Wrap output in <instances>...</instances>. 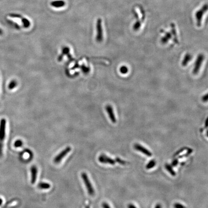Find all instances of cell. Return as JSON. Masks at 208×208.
I'll use <instances>...</instances> for the list:
<instances>
[{"instance_id": "30bf717a", "label": "cell", "mask_w": 208, "mask_h": 208, "mask_svg": "<svg viewBox=\"0 0 208 208\" xmlns=\"http://www.w3.org/2000/svg\"><path fill=\"white\" fill-rule=\"evenodd\" d=\"M31 183L34 184L37 177L38 169L35 165H32L31 168Z\"/></svg>"}, {"instance_id": "5b68a950", "label": "cell", "mask_w": 208, "mask_h": 208, "mask_svg": "<svg viewBox=\"0 0 208 208\" xmlns=\"http://www.w3.org/2000/svg\"><path fill=\"white\" fill-rule=\"evenodd\" d=\"M71 148L70 146H68L66 148L63 149L61 152H60L58 155H56L54 159V162L55 164H59L60 162H61V161L63 160V158L65 157L67 155V154L70 152L71 151Z\"/></svg>"}, {"instance_id": "2e32d148", "label": "cell", "mask_w": 208, "mask_h": 208, "mask_svg": "<svg viewBox=\"0 0 208 208\" xmlns=\"http://www.w3.org/2000/svg\"><path fill=\"white\" fill-rule=\"evenodd\" d=\"M21 22L22 23L23 27L24 28H28L31 26V22L29 21V20L28 18H25V17H22Z\"/></svg>"}, {"instance_id": "7c38bea8", "label": "cell", "mask_w": 208, "mask_h": 208, "mask_svg": "<svg viewBox=\"0 0 208 208\" xmlns=\"http://www.w3.org/2000/svg\"><path fill=\"white\" fill-rule=\"evenodd\" d=\"M193 56L190 53H187L186 55H184V58L182 62V65L183 66H186L190 62L192 59Z\"/></svg>"}, {"instance_id": "52a82bcc", "label": "cell", "mask_w": 208, "mask_h": 208, "mask_svg": "<svg viewBox=\"0 0 208 208\" xmlns=\"http://www.w3.org/2000/svg\"><path fill=\"white\" fill-rule=\"evenodd\" d=\"M98 161L100 163L109 164L110 165H114L116 163L114 160L104 154L99 156L98 157Z\"/></svg>"}, {"instance_id": "1f68e13d", "label": "cell", "mask_w": 208, "mask_h": 208, "mask_svg": "<svg viewBox=\"0 0 208 208\" xmlns=\"http://www.w3.org/2000/svg\"><path fill=\"white\" fill-rule=\"evenodd\" d=\"M128 208H137L135 207L134 205L133 204H129L128 205Z\"/></svg>"}, {"instance_id": "4316f807", "label": "cell", "mask_w": 208, "mask_h": 208, "mask_svg": "<svg viewBox=\"0 0 208 208\" xmlns=\"http://www.w3.org/2000/svg\"><path fill=\"white\" fill-rule=\"evenodd\" d=\"M116 162H118L119 164H122V165H125L126 164V162L125 161H123V160H121V159H119V157H116Z\"/></svg>"}, {"instance_id": "3957f363", "label": "cell", "mask_w": 208, "mask_h": 208, "mask_svg": "<svg viewBox=\"0 0 208 208\" xmlns=\"http://www.w3.org/2000/svg\"><path fill=\"white\" fill-rule=\"evenodd\" d=\"M97 34L96 36V41L97 43H100L103 40V33L102 21L101 18H98L97 20L96 24Z\"/></svg>"}, {"instance_id": "ba28073f", "label": "cell", "mask_w": 208, "mask_h": 208, "mask_svg": "<svg viewBox=\"0 0 208 208\" xmlns=\"http://www.w3.org/2000/svg\"><path fill=\"white\" fill-rule=\"evenodd\" d=\"M106 110L108 114V116L112 123H115L117 122V119L114 112L113 108L111 105H108L106 106Z\"/></svg>"}, {"instance_id": "cb8c5ba5", "label": "cell", "mask_w": 208, "mask_h": 208, "mask_svg": "<svg viewBox=\"0 0 208 208\" xmlns=\"http://www.w3.org/2000/svg\"><path fill=\"white\" fill-rule=\"evenodd\" d=\"M22 145L23 142L21 140H17L14 143V146L16 147H20Z\"/></svg>"}, {"instance_id": "e575fe53", "label": "cell", "mask_w": 208, "mask_h": 208, "mask_svg": "<svg viewBox=\"0 0 208 208\" xmlns=\"http://www.w3.org/2000/svg\"><path fill=\"white\" fill-rule=\"evenodd\" d=\"M2 202H3V201H2V199L1 198H0V206L2 204Z\"/></svg>"}, {"instance_id": "277c9868", "label": "cell", "mask_w": 208, "mask_h": 208, "mask_svg": "<svg viewBox=\"0 0 208 208\" xmlns=\"http://www.w3.org/2000/svg\"><path fill=\"white\" fill-rule=\"evenodd\" d=\"M204 59L205 56L203 54H199L198 55L195 63L194 67L192 73L194 75L198 74V73L199 72Z\"/></svg>"}, {"instance_id": "7402d4cb", "label": "cell", "mask_w": 208, "mask_h": 208, "mask_svg": "<svg viewBox=\"0 0 208 208\" xmlns=\"http://www.w3.org/2000/svg\"><path fill=\"white\" fill-rule=\"evenodd\" d=\"M141 26V23L140 21H137L135 22V24H134L133 26V29L134 31H137L140 28Z\"/></svg>"}, {"instance_id": "ffe728a7", "label": "cell", "mask_w": 208, "mask_h": 208, "mask_svg": "<svg viewBox=\"0 0 208 208\" xmlns=\"http://www.w3.org/2000/svg\"><path fill=\"white\" fill-rule=\"evenodd\" d=\"M156 162L155 160H151L146 165V169L147 170L152 169V168L154 167L156 165Z\"/></svg>"}, {"instance_id": "d6986e66", "label": "cell", "mask_w": 208, "mask_h": 208, "mask_svg": "<svg viewBox=\"0 0 208 208\" xmlns=\"http://www.w3.org/2000/svg\"><path fill=\"white\" fill-rule=\"evenodd\" d=\"M17 82L16 81V80H12L10 82H9V85H8V88L9 90H13L14 88H16V87L17 86Z\"/></svg>"}, {"instance_id": "9c48e42d", "label": "cell", "mask_w": 208, "mask_h": 208, "mask_svg": "<svg viewBox=\"0 0 208 208\" xmlns=\"http://www.w3.org/2000/svg\"><path fill=\"white\" fill-rule=\"evenodd\" d=\"M134 148L135 149L137 150V151H140L141 153L145 154V155L147 156L148 157L152 156V153L149 151L147 149H146L145 147L142 146L139 144H136L134 145Z\"/></svg>"}, {"instance_id": "d590c367", "label": "cell", "mask_w": 208, "mask_h": 208, "mask_svg": "<svg viewBox=\"0 0 208 208\" xmlns=\"http://www.w3.org/2000/svg\"><path fill=\"white\" fill-rule=\"evenodd\" d=\"M85 208H90V206L89 205H87V206H86Z\"/></svg>"}, {"instance_id": "83f0119b", "label": "cell", "mask_w": 208, "mask_h": 208, "mask_svg": "<svg viewBox=\"0 0 208 208\" xmlns=\"http://www.w3.org/2000/svg\"><path fill=\"white\" fill-rule=\"evenodd\" d=\"M202 100L204 102H207V101H208V95L206 94L205 96H203L202 97Z\"/></svg>"}, {"instance_id": "603a6c76", "label": "cell", "mask_w": 208, "mask_h": 208, "mask_svg": "<svg viewBox=\"0 0 208 208\" xmlns=\"http://www.w3.org/2000/svg\"><path fill=\"white\" fill-rule=\"evenodd\" d=\"M8 16L11 17L13 18H21L22 17V16L21 15L18 14H15V13H11V14H8Z\"/></svg>"}, {"instance_id": "8fae6325", "label": "cell", "mask_w": 208, "mask_h": 208, "mask_svg": "<svg viewBox=\"0 0 208 208\" xmlns=\"http://www.w3.org/2000/svg\"><path fill=\"white\" fill-rule=\"evenodd\" d=\"M50 5L52 7L56 8L64 7L66 5V2L63 0H56L51 2Z\"/></svg>"}, {"instance_id": "d4e9b609", "label": "cell", "mask_w": 208, "mask_h": 208, "mask_svg": "<svg viewBox=\"0 0 208 208\" xmlns=\"http://www.w3.org/2000/svg\"><path fill=\"white\" fill-rule=\"evenodd\" d=\"M192 152L193 150L192 149H188L187 152L186 154H184L183 155H182L181 156L179 157V158H180V157H187L188 156H189L191 153H192Z\"/></svg>"}, {"instance_id": "4fadbf2b", "label": "cell", "mask_w": 208, "mask_h": 208, "mask_svg": "<svg viewBox=\"0 0 208 208\" xmlns=\"http://www.w3.org/2000/svg\"><path fill=\"white\" fill-rule=\"evenodd\" d=\"M172 37V35L170 32L166 33L164 37L161 39V42L162 44H165L167 43L169 40Z\"/></svg>"}, {"instance_id": "f1b7e54d", "label": "cell", "mask_w": 208, "mask_h": 208, "mask_svg": "<svg viewBox=\"0 0 208 208\" xmlns=\"http://www.w3.org/2000/svg\"><path fill=\"white\" fill-rule=\"evenodd\" d=\"M102 206L103 208H111L108 204L106 202L103 203Z\"/></svg>"}, {"instance_id": "836d02e7", "label": "cell", "mask_w": 208, "mask_h": 208, "mask_svg": "<svg viewBox=\"0 0 208 208\" xmlns=\"http://www.w3.org/2000/svg\"><path fill=\"white\" fill-rule=\"evenodd\" d=\"M3 33H4V32H3L2 29L0 28V36H2L3 34Z\"/></svg>"}, {"instance_id": "4dcf8cb0", "label": "cell", "mask_w": 208, "mask_h": 208, "mask_svg": "<svg viewBox=\"0 0 208 208\" xmlns=\"http://www.w3.org/2000/svg\"><path fill=\"white\" fill-rule=\"evenodd\" d=\"M178 163V161L177 159H175L172 161V166H176L177 165Z\"/></svg>"}, {"instance_id": "5bb4252c", "label": "cell", "mask_w": 208, "mask_h": 208, "mask_svg": "<svg viewBox=\"0 0 208 208\" xmlns=\"http://www.w3.org/2000/svg\"><path fill=\"white\" fill-rule=\"evenodd\" d=\"M172 26V35H173V37H174V40L173 41L175 42L176 43H178V40L177 35L176 31V28H175V26H174V24H172L171 25Z\"/></svg>"}, {"instance_id": "d6a6232c", "label": "cell", "mask_w": 208, "mask_h": 208, "mask_svg": "<svg viewBox=\"0 0 208 208\" xmlns=\"http://www.w3.org/2000/svg\"><path fill=\"white\" fill-rule=\"evenodd\" d=\"M155 208H161V205L160 204H157Z\"/></svg>"}, {"instance_id": "ac0fdd59", "label": "cell", "mask_w": 208, "mask_h": 208, "mask_svg": "<svg viewBox=\"0 0 208 208\" xmlns=\"http://www.w3.org/2000/svg\"><path fill=\"white\" fill-rule=\"evenodd\" d=\"M165 167L166 170H167L168 172L172 176H176V172H174V170H173L172 166H171V165H170L169 164H166L165 165Z\"/></svg>"}, {"instance_id": "f546056e", "label": "cell", "mask_w": 208, "mask_h": 208, "mask_svg": "<svg viewBox=\"0 0 208 208\" xmlns=\"http://www.w3.org/2000/svg\"><path fill=\"white\" fill-rule=\"evenodd\" d=\"M187 149L186 147H183V148H182V149H181L179 150L178 151V152H177L176 153L175 156H177L178 155H179V154H180V153L183 152V151L184 150V149Z\"/></svg>"}, {"instance_id": "e0dca14e", "label": "cell", "mask_w": 208, "mask_h": 208, "mask_svg": "<svg viewBox=\"0 0 208 208\" xmlns=\"http://www.w3.org/2000/svg\"><path fill=\"white\" fill-rule=\"evenodd\" d=\"M6 21L7 22V24H9L12 27L14 28L17 29H21V26H19L17 23L13 21L9 20V19H6Z\"/></svg>"}, {"instance_id": "8992f818", "label": "cell", "mask_w": 208, "mask_h": 208, "mask_svg": "<svg viewBox=\"0 0 208 208\" xmlns=\"http://www.w3.org/2000/svg\"><path fill=\"white\" fill-rule=\"evenodd\" d=\"M207 9H208V6L207 5H205L203 6V7L201 8V9L196 13L195 16H196V20H197V26L198 27H200L201 26L203 15L207 11Z\"/></svg>"}, {"instance_id": "484cf974", "label": "cell", "mask_w": 208, "mask_h": 208, "mask_svg": "<svg viewBox=\"0 0 208 208\" xmlns=\"http://www.w3.org/2000/svg\"><path fill=\"white\" fill-rule=\"evenodd\" d=\"M174 208H186L185 206H183V205L179 203H176L174 204Z\"/></svg>"}, {"instance_id": "6da1fadb", "label": "cell", "mask_w": 208, "mask_h": 208, "mask_svg": "<svg viewBox=\"0 0 208 208\" xmlns=\"http://www.w3.org/2000/svg\"><path fill=\"white\" fill-rule=\"evenodd\" d=\"M6 120L5 119H2L0 121V157L2 155L4 142L6 135Z\"/></svg>"}, {"instance_id": "44dd1931", "label": "cell", "mask_w": 208, "mask_h": 208, "mask_svg": "<svg viewBox=\"0 0 208 208\" xmlns=\"http://www.w3.org/2000/svg\"><path fill=\"white\" fill-rule=\"evenodd\" d=\"M119 71L122 74H126L129 71V69L126 66H123L119 68Z\"/></svg>"}, {"instance_id": "9a60e30c", "label": "cell", "mask_w": 208, "mask_h": 208, "mask_svg": "<svg viewBox=\"0 0 208 208\" xmlns=\"http://www.w3.org/2000/svg\"><path fill=\"white\" fill-rule=\"evenodd\" d=\"M38 187L40 189H48L51 187V185L47 183L41 182L38 184Z\"/></svg>"}, {"instance_id": "7a4b0ae2", "label": "cell", "mask_w": 208, "mask_h": 208, "mask_svg": "<svg viewBox=\"0 0 208 208\" xmlns=\"http://www.w3.org/2000/svg\"><path fill=\"white\" fill-rule=\"evenodd\" d=\"M81 178L83 180V182L85 183V186L86 187L87 190L88 191V194L90 196H93L95 194V190L93 187L91 183L90 182V179L88 177L87 174L85 172H82L81 174Z\"/></svg>"}]
</instances>
